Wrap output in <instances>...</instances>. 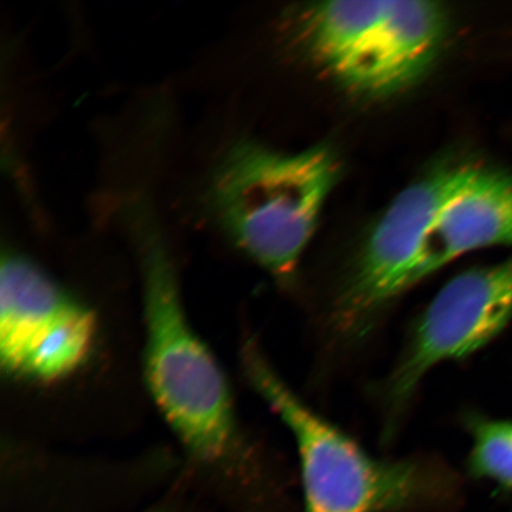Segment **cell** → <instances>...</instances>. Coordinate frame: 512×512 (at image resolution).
Instances as JSON below:
<instances>
[{"label": "cell", "instance_id": "cell-1", "mask_svg": "<svg viewBox=\"0 0 512 512\" xmlns=\"http://www.w3.org/2000/svg\"><path fill=\"white\" fill-rule=\"evenodd\" d=\"M341 175L330 147L298 153L238 140L217 158L204 185L209 217L236 247L290 280Z\"/></svg>", "mask_w": 512, "mask_h": 512}, {"label": "cell", "instance_id": "cell-2", "mask_svg": "<svg viewBox=\"0 0 512 512\" xmlns=\"http://www.w3.org/2000/svg\"><path fill=\"white\" fill-rule=\"evenodd\" d=\"M128 219L142 256L147 386L191 456L220 464L233 451L236 439L226 376L189 323L174 264L151 211L136 204Z\"/></svg>", "mask_w": 512, "mask_h": 512}, {"label": "cell", "instance_id": "cell-3", "mask_svg": "<svg viewBox=\"0 0 512 512\" xmlns=\"http://www.w3.org/2000/svg\"><path fill=\"white\" fill-rule=\"evenodd\" d=\"M249 380L296 440L304 512H389L427 496L434 473L418 459L380 460L313 412L249 342L243 350Z\"/></svg>", "mask_w": 512, "mask_h": 512}, {"label": "cell", "instance_id": "cell-4", "mask_svg": "<svg viewBox=\"0 0 512 512\" xmlns=\"http://www.w3.org/2000/svg\"><path fill=\"white\" fill-rule=\"evenodd\" d=\"M465 163L435 169L395 198L332 294L329 323L344 339L362 338L383 310L405 294L427 230L463 176Z\"/></svg>", "mask_w": 512, "mask_h": 512}, {"label": "cell", "instance_id": "cell-5", "mask_svg": "<svg viewBox=\"0 0 512 512\" xmlns=\"http://www.w3.org/2000/svg\"><path fill=\"white\" fill-rule=\"evenodd\" d=\"M512 318V258L471 268L441 288L422 313L389 375L384 399L399 413L439 364L486 347Z\"/></svg>", "mask_w": 512, "mask_h": 512}, {"label": "cell", "instance_id": "cell-6", "mask_svg": "<svg viewBox=\"0 0 512 512\" xmlns=\"http://www.w3.org/2000/svg\"><path fill=\"white\" fill-rule=\"evenodd\" d=\"M448 31L450 15L444 3L388 0L381 21L335 81L363 98L405 91L433 66Z\"/></svg>", "mask_w": 512, "mask_h": 512}, {"label": "cell", "instance_id": "cell-7", "mask_svg": "<svg viewBox=\"0 0 512 512\" xmlns=\"http://www.w3.org/2000/svg\"><path fill=\"white\" fill-rule=\"evenodd\" d=\"M512 245V174L465 163L462 178L427 230L406 291L478 249Z\"/></svg>", "mask_w": 512, "mask_h": 512}, {"label": "cell", "instance_id": "cell-8", "mask_svg": "<svg viewBox=\"0 0 512 512\" xmlns=\"http://www.w3.org/2000/svg\"><path fill=\"white\" fill-rule=\"evenodd\" d=\"M88 311L40 266L5 252L0 267V361L23 377L34 358Z\"/></svg>", "mask_w": 512, "mask_h": 512}, {"label": "cell", "instance_id": "cell-9", "mask_svg": "<svg viewBox=\"0 0 512 512\" xmlns=\"http://www.w3.org/2000/svg\"><path fill=\"white\" fill-rule=\"evenodd\" d=\"M388 0L310 4L298 17L297 32L306 54L336 79L381 21Z\"/></svg>", "mask_w": 512, "mask_h": 512}, {"label": "cell", "instance_id": "cell-10", "mask_svg": "<svg viewBox=\"0 0 512 512\" xmlns=\"http://www.w3.org/2000/svg\"><path fill=\"white\" fill-rule=\"evenodd\" d=\"M470 427L472 475L512 489V421L475 419Z\"/></svg>", "mask_w": 512, "mask_h": 512}, {"label": "cell", "instance_id": "cell-11", "mask_svg": "<svg viewBox=\"0 0 512 512\" xmlns=\"http://www.w3.org/2000/svg\"><path fill=\"white\" fill-rule=\"evenodd\" d=\"M152 512H165V511H162V510H158V511H152Z\"/></svg>", "mask_w": 512, "mask_h": 512}]
</instances>
